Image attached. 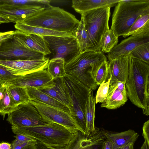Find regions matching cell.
Listing matches in <instances>:
<instances>
[{"mask_svg":"<svg viewBox=\"0 0 149 149\" xmlns=\"http://www.w3.org/2000/svg\"><path fill=\"white\" fill-rule=\"evenodd\" d=\"M120 0H73L72 7L77 13H83L99 8L115 6Z\"/></svg>","mask_w":149,"mask_h":149,"instance_id":"obj_21","label":"cell"},{"mask_svg":"<svg viewBox=\"0 0 149 149\" xmlns=\"http://www.w3.org/2000/svg\"><path fill=\"white\" fill-rule=\"evenodd\" d=\"M11 129L15 134H21L30 137L53 149H60L65 146L78 131H72L53 122L33 127L12 126Z\"/></svg>","mask_w":149,"mask_h":149,"instance_id":"obj_2","label":"cell"},{"mask_svg":"<svg viewBox=\"0 0 149 149\" xmlns=\"http://www.w3.org/2000/svg\"><path fill=\"white\" fill-rule=\"evenodd\" d=\"M10 22L6 18L0 15V24L3 23Z\"/></svg>","mask_w":149,"mask_h":149,"instance_id":"obj_44","label":"cell"},{"mask_svg":"<svg viewBox=\"0 0 149 149\" xmlns=\"http://www.w3.org/2000/svg\"><path fill=\"white\" fill-rule=\"evenodd\" d=\"M26 88L30 101L36 100L43 103L56 108L70 114L68 107L47 94L35 88L30 87Z\"/></svg>","mask_w":149,"mask_h":149,"instance_id":"obj_24","label":"cell"},{"mask_svg":"<svg viewBox=\"0 0 149 149\" xmlns=\"http://www.w3.org/2000/svg\"><path fill=\"white\" fill-rule=\"evenodd\" d=\"M108 61H104L97 70L95 76L96 84L100 85L103 82H106L109 79Z\"/></svg>","mask_w":149,"mask_h":149,"instance_id":"obj_34","label":"cell"},{"mask_svg":"<svg viewBox=\"0 0 149 149\" xmlns=\"http://www.w3.org/2000/svg\"><path fill=\"white\" fill-rule=\"evenodd\" d=\"M125 86L131 102L148 116L149 64L131 57Z\"/></svg>","mask_w":149,"mask_h":149,"instance_id":"obj_1","label":"cell"},{"mask_svg":"<svg viewBox=\"0 0 149 149\" xmlns=\"http://www.w3.org/2000/svg\"><path fill=\"white\" fill-rule=\"evenodd\" d=\"M67 93L71 116L86 135L85 107L91 90L74 77L66 74L63 77Z\"/></svg>","mask_w":149,"mask_h":149,"instance_id":"obj_6","label":"cell"},{"mask_svg":"<svg viewBox=\"0 0 149 149\" xmlns=\"http://www.w3.org/2000/svg\"><path fill=\"white\" fill-rule=\"evenodd\" d=\"M0 81H3V80H2V79H1V77H0Z\"/></svg>","mask_w":149,"mask_h":149,"instance_id":"obj_48","label":"cell"},{"mask_svg":"<svg viewBox=\"0 0 149 149\" xmlns=\"http://www.w3.org/2000/svg\"><path fill=\"white\" fill-rule=\"evenodd\" d=\"M22 149H36V146L35 145H30L27 146Z\"/></svg>","mask_w":149,"mask_h":149,"instance_id":"obj_45","label":"cell"},{"mask_svg":"<svg viewBox=\"0 0 149 149\" xmlns=\"http://www.w3.org/2000/svg\"><path fill=\"white\" fill-rule=\"evenodd\" d=\"M149 43V33L131 35L121 41L109 52L107 55L109 61L118 57L129 54L138 47Z\"/></svg>","mask_w":149,"mask_h":149,"instance_id":"obj_15","label":"cell"},{"mask_svg":"<svg viewBox=\"0 0 149 149\" xmlns=\"http://www.w3.org/2000/svg\"><path fill=\"white\" fill-rule=\"evenodd\" d=\"M107 60L106 56L101 52L84 51L65 63V71L67 74L94 90L97 86L95 75L102 64Z\"/></svg>","mask_w":149,"mask_h":149,"instance_id":"obj_3","label":"cell"},{"mask_svg":"<svg viewBox=\"0 0 149 149\" xmlns=\"http://www.w3.org/2000/svg\"><path fill=\"white\" fill-rule=\"evenodd\" d=\"M6 120L12 126L15 127H33L47 123L29 102L17 106L8 115Z\"/></svg>","mask_w":149,"mask_h":149,"instance_id":"obj_9","label":"cell"},{"mask_svg":"<svg viewBox=\"0 0 149 149\" xmlns=\"http://www.w3.org/2000/svg\"><path fill=\"white\" fill-rule=\"evenodd\" d=\"M131 59L129 54L118 57L108 61L110 85L117 81L125 83L128 74Z\"/></svg>","mask_w":149,"mask_h":149,"instance_id":"obj_18","label":"cell"},{"mask_svg":"<svg viewBox=\"0 0 149 149\" xmlns=\"http://www.w3.org/2000/svg\"><path fill=\"white\" fill-rule=\"evenodd\" d=\"M43 38L51 53L53 54L52 58H63L65 63L81 53L74 36H46Z\"/></svg>","mask_w":149,"mask_h":149,"instance_id":"obj_8","label":"cell"},{"mask_svg":"<svg viewBox=\"0 0 149 149\" xmlns=\"http://www.w3.org/2000/svg\"><path fill=\"white\" fill-rule=\"evenodd\" d=\"M4 82V81H0V88L1 86V85L2 84V83Z\"/></svg>","mask_w":149,"mask_h":149,"instance_id":"obj_47","label":"cell"},{"mask_svg":"<svg viewBox=\"0 0 149 149\" xmlns=\"http://www.w3.org/2000/svg\"><path fill=\"white\" fill-rule=\"evenodd\" d=\"M14 31L0 32V44L4 40L13 36Z\"/></svg>","mask_w":149,"mask_h":149,"instance_id":"obj_39","label":"cell"},{"mask_svg":"<svg viewBox=\"0 0 149 149\" xmlns=\"http://www.w3.org/2000/svg\"><path fill=\"white\" fill-rule=\"evenodd\" d=\"M17 30L27 34H35L42 37L58 36L70 37L74 36L72 32L56 31L44 28L31 26L24 23L17 22L14 25Z\"/></svg>","mask_w":149,"mask_h":149,"instance_id":"obj_23","label":"cell"},{"mask_svg":"<svg viewBox=\"0 0 149 149\" xmlns=\"http://www.w3.org/2000/svg\"><path fill=\"white\" fill-rule=\"evenodd\" d=\"M110 8H97L83 13L85 26L91 44L90 51L100 52L101 42L106 32L110 29L109 21Z\"/></svg>","mask_w":149,"mask_h":149,"instance_id":"obj_7","label":"cell"},{"mask_svg":"<svg viewBox=\"0 0 149 149\" xmlns=\"http://www.w3.org/2000/svg\"><path fill=\"white\" fill-rule=\"evenodd\" d=\"M14 39L28 49L40 52L45 56L51 54L43 37L35 34H27L19 30L14 31Z\"/></svg>","mask_w":149,"mask_h":149,"instance_id":"obj_17","label":"cell"},{"mask_svg":"<svg viewBox=\"0 0 149 149\" xmlns=\"http://www.w3.org/2000/svg\"><path fill=\"white\" fill-rule=\"evenodd\" d=\"M102 130L107 140L112 143L113 149H118L129 142L135 143L139 136L137 133L131 129L116 133Z\"/></svg>","mask_w":149,"mask_h":149,"instance_id":"obj_22","label":"cell"},{"mask_svg":"<svg viewBox=\"0 0 149 149\" xmlns=\"http://www.w3.org/2000/svg\"><path fill=\"white\" fill-rule=\"evenodd\" d=\"M6 84L7 90L17 106L29 102L30 99L26 87L15 86Z\"/></svg>","mask_w":149,"mask_h":149,"instance_id":"obj_30","label":"cell"},{"mask_svg":"<svg viewBox=\"0 0 149 149\" xmlns=\"http://www.w3.org/2000/svg\"><path fill=\"white\" fill-rule=\"evenodd\" d=\"M49 61V59L45 57L38 60L0 61V64L6 67L13 74L22 76L47 69Z\"/></svg>","mask_w":149,"mask_h":149,"instance_id":"obj_12","label":"cell"},{"mask_svg":"<svg viewBox=\"0 0 149 149\" xmlns=\"http://www.w3.org/2000/svg\"><path fill=\"white\" fill-rule=\"evenodd\" d=\"M73 34L76 39L81 53L85 51H90V40L82 16H81V20Z\"/></svg>","mask_w":149,"mask_h":149,"instance_id":"obj_28","label":"cell"},{"mask_svg":"<svg viewBox=\"0 0 149 149\" xmlns=\"http://www.w3.org/2000/svg\"><path fill=\"white\" fill-rule=\"evenodd\" d=\"M20 76L13 74L6 67L0 64V77L3 81L6 82Z\"/></svg>","mask_w":149,"mask_h":149,"instance_id":"obj_36","label":"cell"},{"mask_svg":"<svg viewBox=\"0 0 149 149\" xmlns=\"http://www.w3.org/2000/svg\"><path fill=\"white\" fill-rule=\"evenodd\" d=\"M95 104V98L93 91L91 90L89 93L85 110L86 135L88 136L93 135L98 131L94 125Z\"/></svg>","mask_w":149,"mask_h":149,"instance_id":"obj_25","label":"cell"},{"mask_svg":"<svg viewBox=\"0 0 149 149\" xmlns=\"http://www.w3.org/2000/svg\"><path fill=\"white\" fill-rule=\"evenodd\" d=\"M118 37L110 29L103 36L101 42L100 52L103 53L110 52L118 44Z\"/></svg>","mask_w":149,"mask_h":149,"instance_id":"obj_32","label":"cell"},{"mask_svg":"<svg viewBox=\"0 0 149 149\" xmlns=\"http://www.w3.org/2000/svg\"><path fill=\"white\" fill-rule=\"evenodd\" d=\"M142 130V136L148 147L149 148V120H148L144 123Z\"/></svg>","mask_w":149,"mask_h":149,"instance_id":"obj_37","label":"cell"},{"mask_svg":"<svg viewBox=\"0 0 149 149\" xmlns=\"http://www.w3.org/2000/svg\"><path fill=\"white\" fill-rule=\"evenodd\" d=\"M110 79L106 82H103L100 85L97 91L95 98L96 104L102 103L106 99L110 85Z\"/></svg>","mask_w":149,"mask_h":149,"instance_id":"obj_35","label":"cell"},{"mask_svg":"<svg viewBox=\"0 0 149 149\" xmlns=\"http://www.w3.org/2000/svg\"><path fill=\"white\" fill-rule=\"evenodd\" d=\"M11 144L6 142L0 143V149H11Z\"/></svg>","mask_w":149,"mask_h":149,"instance_id":"obj_42","label":"cell"},{"mask_svg":"<svg viewBox=\"0 0 149 149\" xmlns=\"http://www.w3.org/2000/svg\"><path fill=\"white\" fill-rule=\"evenodd\" d=\"M146 33H149V10L136 19L123 37L126 38L132 35Z\"/></svg>","mask_w":149,"mask_h":149,"instance_id":"obj_29","label":"cell"},{"mask_svg":"<svg viewBox=\"0 0 149 149\" xmlns=\"http://www.w3.org/2000/svg\"><path fill=\"white\" fill-rule=\"evenodd\" d=\"M51 2V0H0V9L10 10L26 6L45 7Z\"/></svg>","mask_w":149,"mask_h":149,"instance_id":"obj_27","label":"cell"},{"mask_svg":"<svg viewBox=\"0 0 149 149\" xmlns=\"http://www.w3.org/2000/svg\"><path fill=\"white\" fill-rule=\"evenodd\" d=\"M17 107L7 90L6 82H3L0 88V115L4 119L6 115L13 111Z\"/></svg>","mask_w":149,"mask_h":149,"instance_id":"obj_26","label":"cell"},{"mask_svg":"<svg viewBox=\"0 0 149 149\" xmlns=\"http://www.w3.org/2000/svg\"><path fill=\"white\" fill-rule=\"evenodd\" d=\"M106 139L102 130L95 134L88 136L78 131L71 141L60 149H95ZM36 149H53L48 148L40 142L36 144Z\"/></svg>","mask_w":149,"mask_h":149,"instance_id":"obj_14","label":"cell"},{"mask_svg":"<svg viewBox=\"0 0 149 149\" xmlns=\"http://www.w3.org/2000/svg\"><path fill=\"white\" fill-rule=\"evenodd\" d=\"M38 89L68 108L69 102L63 77L53 79V83L51 85Z\"/></svg>","mask_w":149,"mask_h":149,"instance_id":"obj_20","label":"cell"},{"mask_svg":"<svg viewBox=\"0 0 149 149\" xmlns=\"http://www.w3.org/2000/svg\"><path fill=\"white\" fill-rule=\"evenodd\" d=\"M45 7L38 6H26L10 10L0 9V15L10 22H22L23 21L43 10Z\"/></svg>","mask_w":149,"mask_h":149,"instance_id":"obj_19","label":"cell"},{"mask_svg":"<svg viewBox=\"0 0 149 149\" xmlns=\"http://www.w3.org/2000/svg\"><path fill=\"white\" fill-rule=\"evenodd\" d=\"M53 80L46 69L20 76L6 82L15 86L34 87L38 89L51 85Z\"/></svg>","mask_w":149,"mask_h":149,"instance_id":"obj_13","label":"cell"},{"mask_svg":"<svg viewBox=\"0 0 149 149\" xmlns=\"http://www.w3.org/2000/svg\"><path fill=\"white\" fill-rule=\"evenodd\" d=\"M65 62L63 58L51 59L49 61L47 70L53 79L63 78L66 75L65 66Z\"/></svg>","mask_w":149,"mask_h":149,"instance_id":"obj_31","label":"cell"},{"mask_svg":"<svg viewBox=\"0 0 149 149\" xmlns=\"http://www.w3.org/2000/svg\"><path fill=\"white\" fill-rule=\"evenodd\" d=\"M131 57L149 64V43L141 45L132 50Z\"/></svg>","mask_w":149,"mask_h":149,"instance_id":"obj_33","label":"cell"},{"mask_svg":"<svg viewBox=\"0 0 149 149\" xmlns=\"http://www.w3.org/2000/svg\"><path fill=\"white\" fill-rule=\"evenodd\" d=\"M149 148L148 147L146 142L144 141L140 149H149Z\"/></svg>","mask_w":149,"mask_h":149,"instance_id":"obj_46","label":"cell"},{"mask_svg":"<svg viewBox=\"0 0 149 149\" xmlns=\"http://www.w3.org/2000/svg\"><path fill=\"white\" fill-rule=\"evenodd\" d=\"M149 10V0H120L115 6L110 30L118 37H123L136 19Z\"/></svg>","mask_w":149,"mask_h":149,"instance_id":"obj_5","label":"cell"},{"mask_svg":"<svg viewBox=\"0 0 149 149\" xmlns=\"http://www.w3.org/2000/svg\"><path fill=\"white\" fill-rule=\"evenodd\" d=\"M29 102L35 107L47 123L54 122L72 131H79L83 134L70 113L36 100H31Z\"/></svg>","mask_w":149,"mask_h":149,"instance_id":"obj_11","label":"cell"},{"mask_svg":"<svg viewBox=\"0 0 149 149\" xmlns=\"http://www.w3.org/2000/svg\"><path fill=\"white\" fill-rule=\"evenodd\" d=\"M102 149H113L112 143L106 139L102 143Z\"/></svg>","mask_w":149,"mask_h":149,"instance_id":"obj_41","label":"cell"},{"mask_svg":"<svg viewBox=\"0 0 149 149\" xmlns=\"http://www.w3.org/2000/svg\"><path fill=\"white\" fill-rule=\"evenodd\" d=\"M37 141L35 140L27 141H20L18 142V145L11 148V149H22L25 146L30 145H35Z\"/></svg>","mask_w":149,"mask_h":149,"instance_id":"obj_38","label":"cell"},{"mask_svg":"<svg viewBox=\"0 0 149 149\" xmlns=\"http://www.w3.org/2000/svg\"><path fill=\"white\" fill-rule=\"evenodd\" d=\"M14 136L16 140L22 141H27L34 140V139L21 134H16Z\"/></svg>","mask_w":149,"mask_h":149,"instance_id":"obj_40","label":"cell"},{"mask_svg":"<svg viewBox=\"0 0 149 149\" xmlns=\"http://www.w3.org/2000/svg\"><path fill=\"white\" fill-rule=\"evenodd\" d=\"M125 83L116 81L109 85L107 97L100 105L109 109H117L124 105L127 100Z\"/></svg>","mask_w":149,"mask_h":149,"instance_id":"obj_16","label":"cell"},{"mask_svg":"<svg viewBox=\"0 0 149 149\" xmlns=\"http://www.w3.org/2000/svg\"><path fill=\"white\" fill-rule=\"evenodd\" d=\"M79 21L73 14L50 5L22 23L56 31L73 33Z\"/></svg>","mask_w":149,"mask_h":149,"instance_id":"obj_4","label":"cell"},{"mask_svg":"<svg viewBox=\"0 0 149 149\" xmlns=\"http://www.w3.org/2000/svg\"><path fill=\"white\" fill-rule=\"evenodd\" d=\"M45 57L42 53L24 47L14 39L13 36L0 44V61L38 60Z\"/></svg>","mask_w":149,"mask_h":149,"instance_id":"obj_10","label":"cell"},{"mask_svg":"<svg viewBox=\"0 0 149 149\" xmlns=\"http://www.w3.org/2000/svg\"><path fill=\"white\" fill-rule=\"evenodd\" d=\"M135 143L130 142L118 149H134V146Z\"/></svg>","mask_w":149,"mask_h":149,"instance_id":"obj_43","label":"cell"}]
</instances>
